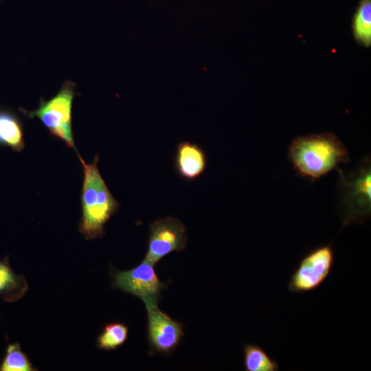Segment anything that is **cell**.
Wrapping results in <instances>:
<instances>
[{
	"instance_id": "6da1fadb",
	"label": "cell",
	"mask_w": 371,
	"mask_h": 371,
	"mask_svg": "<svg viewBox=\"0 0 371 371\" xmlns=\"http://www.w3.org/2000/svg\"><path fill=\"white\" fill-rule=\"evenodd\" d=\"M288 157L299 175L312 181L350 161L346 146L329 132L295 137L289 146Z\"/></svg>"
},
{
	"instance_id": "7a4b0ae2",
	"label": "cell",
	"mask_w": 371,
	"mask_h": 371,
	"mask_svg": "<svg viewBox=\"0 0 371 371\" xmlns=\"http://www.w3.org/2000/svg\"><path fill=\"white\" fill-rule=\"evenodd\" d=\"M83 167L81 192L82 216L79 232L87 239L102 237L104 227L119 208V203L108 188L98 167V157L87 164L78 154Z\"/></svg>"
},
{
	"instance_id": "3957f363",
	"label": "cell",
	"mask_w": 371,
	"mask_h": 371,
	"mask_svg": "<svg viewBox=\"0 0 371 371\" xmlns=\"http://www.w3.org/2000/svg\"><path fill=\"white\" fill-rule=\"evenodd\" d=\"M337 191L343 227L349 223L362 224L371 214V161L362 158L357 168L345 172L339 167Z\"/></svg>"
},
{
	"instance_id": "277c9868",
	"label": "cell",
	"mask_w": 371,
	"mask_h": 371,
	"mask_svg": "<svg viewBox=\"0 0 371 371\" xmlns=\"http://www.w3.org/2000/svg\"><path fill=\"white\" fill-rule=\"evenodd\" d=\"M74 96V84L67 82L52 98L47 101L41 100L35 111L21 109V111L29 117L39 119L53 137L64 142L69 148H74L78 153L71 126Z\"/></svg>"
},
{
	"instance_id": "5b68a950",
	"label": "cell",
	"mask_w": 371,
	"mask_h": 371,
	"mask_svg": "<svg viewBox=\"0 0 371 371\" xmlns=\"http://www.w3.org/2000/svg\"><path fill=\"white\" fill-rule=\"evenodd\" d=\"M334 260L331 244L314 247L300 260L288 282L289 291L304 293L315 290L329 276Z\"/></svg>"
},
{
	"instance_id": "8992f818",
	"label": "cell",
	"mask_w": 371,
	"mask_h": 371,
	"mask_svg": "<svg viewBox=\"0 0 371 371\" xmlns=\"http://www.w3.org/2000/svg\"><path fill=\"white\" fill-rule=\"evenodd\" d=\"M114 288L141 299L146 306L156 304L164 284L158 278L153 265L143 260L136 267L113 273Z\"/></svg>"
},
{
	"instance_id": "52a82bcc",
	"label": "cell",
	"mask_w": 371,
	"mask_h": 371,
	"mask_svg": "<svg viewBox=\"0 0 371 371\" xmlns=\"http://www.w3.org/2000/svg\"><path fill=\"white\" fill-rule=\"evenodd\" d=\"M186 228L178 219L167 216L154 221L149 227L148 245L144 260L156 264L172 251L187 245Z\"/></svg>"
},
{
	"instance_id": "ba28073f",
	"label": "cell",
	"mask_w": 371,
	"mask_h": 371,
	"mask_svg": "<svg viewBox=\"0 0 371 371\" xmlns=\"http://www.w3.org/2000/svg\"><path fill=\"white\" fill-rule=\"evenodd\" d=\"M148 339L152 349L168 354L179 344L183 335L181 323L162 312L157 304L146 306Z\"/></svg>"
},
{
	"instance_id": "9c48e42d",
	"label": "cell",
	"mask_w": 371,
	"mask_h": 371,
	"mask_svg": "<svg viewBox=\"0 0 371 371\" xmlns=\"http://www.w3.org/2000/svg\"><path fill=\"white\" fill-rule=\"evenodd\" d=\"M175 165L181 177L192 181L199 178L205 170L207 157L199 146L184 141L177 146Z\"/></svg>"
},
{
	"instance_id": "30bf717a",
	"label": "cell",
	"mask_w": 371,
	"mask_h": 371,
	"mask_svg": "<svg viewBox=\"0 0 371 371\" xmlns=\"http://www.w3.org/2000/svg\"><path fill=\"white\" fill-rule=\"evenodd\" d=\"M0 146L20 152L25 147L22 124L13 112L0 109Z\"/></svg>"
},
{
	"instance_id": "8fae6325",
	"label": "cell",
	"mask_w": 371,
	"mask_h": 371,
	"mask_svg": "<svg viewBox=\"0 0 371 371\" xmlns=\"http://www.w3.org/2000/svg\"><path fill=\"white\" fill-rule=\"evenodd\" d=\"M28 289L25 278L16 274L10 267L8 258L0 260V296L6 302L21 299Z\"/></svg>"
},
{
	"instance_id": "7c38bea8",
	"label": "cell",
	"mask_w": 371,
	"mask_h": 371,
	"mask_svg": "<svg viewBox=\"0 0 371 371\" xmlns=\"http://www.w3.org/2000/svg\"><path fill=\"white\" fill-rule=\"evenodd\" d=\"M246 371H278L279 364L258 344H245L243 347Z\"/></svg>"
},
{
	"instance_id": "4fadbf2b",
	"label": "cell",
	"mask_w": 371,
	"mask_h": 371,
	"mask_svg": "<svg viewBox=\"0 0 371 371\" xmlns=\"http://www.w3.org/2000/svg\"><path fill=\"white\" fill-rule=\"evenodd\" d=\"M352 30L361 44L369 47L371 43V0H360L355 13Z\"/></svg>"
},
{
	"instance_id": "5bb4252c",
	"label": "cell",
	"mask_w": 371,
	"mask_h": 371,
	"mask_svg": "<svg viewBox=\"0 0 371 371\" xmlns=\"http://www.w3.org/2000/svg\"><path fill=\"white\" fill-rule=\"evenodd\" d=\"M128 333V327L124 324H108L97 338V346L104 350H115L124 344Z\"/></svg>"
},
{
	"instance_id": "9a60e30c",
	"label": "cell",
	"mask_w": 371,
	"mask_h": 371,
	"mask_svg": "<svg viewBox=\"0 0 371 371\" xmlns=\"http://www.w3.org/2000/svg\"><path fill=\"white\" fill-rule=\"evenodd\" d=\"M27 355L22 351L19 343L10 344L0 366L1 371H34Z\"/></svg>"
}]
</instances>
